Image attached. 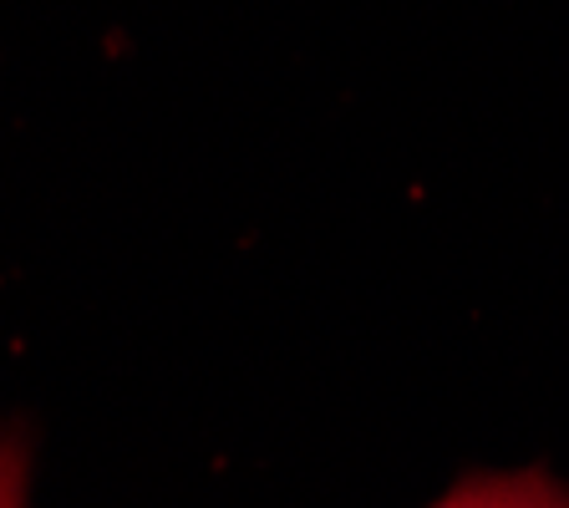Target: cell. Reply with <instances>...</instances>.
Segmentation results:
<instances>
[{"label":"cell","mask_w":569,"mask_h":508,"mask_svg":"<svg viewBox=\"0 0 569 508\" xmlns=\"http://www.w3.org/2000/svg\"><path fill=\"white\" fill-rule=\"evenodd\" d=\"M31 488V452L21 438H0V508H26Z\"/></svg>","instance_id":"7a4b0ae2"},{"label":"cell","mask_w":569,"mask_h":508,"mask_svg":"<svg viewBox=\"0 0 569 508\" xmlns=\"http://www.w3.org/2000/svg\"><path fill=\"white\" fill-rule=\"evenodd\" d=\"M432 508H569V488L549 474H488L458 484Z\"/></svg>","instance_id":"6da1fadb"}]
</instances>
